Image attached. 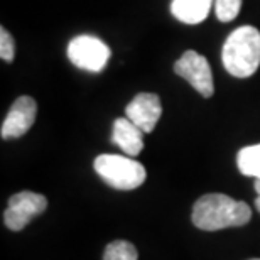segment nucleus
<instances>
[{
	"label": "nucleus",
	"instance_id": "nucleus-11",
	"mask_svg": "<svg viewBox=\"0 0 260 260\" xmlns=\"http://www.w3.org/2000/svg\"><path fill=\"white\" fill-rule=\"evenodd\" d=\"M237 166L243 176L260 178V144L247 145V147L238 150Z\"/></svg>",
	"mask_w": 260,
	"mask_h": 260
},
{
	"label": "nucleus",
	"instance_id": "nucleus-7",
	"mask_svg": "<svg viewBox=\"0 0 260 260\" xmlns=\"http://www.w3.org/2000/svg\"><path fill=\"white\" fill-rule=\"evenodd\" d=\"M36 115H38V103H36L34 98L27 95L19 96L12 103V107H10L7 117H5L2 123V130H0L2 139L7 140L22 137L34 125Z\"/></svg>",
	"mask_w": 260,
	"mask_h": 260
},
{
	"label": "nucleus",
	"instance_id": "nucleus-1",
	"mask_svg": "<svg viewBox=\"0 0 260 260\" xmlns=\"http://www.w3.org/2000/svg\"><path fill=\"white\" fill-rule=\"evenodd\" d=\"M252 210L245 201H237L233 198L211 193L201 196L193 206L194 226L205 232H216L228 226H243L250 221Z\"/></svg>",
	"mask_w": 260,
	"mask_h": 260
},
{
	"label": "nucleus",
	"instance_id": "nucleus-10",
	"mask_svg": "<svg viewBox=\"0 0 260 260\" xmlns=\"http://www.w3.org/2000/svg\"><path fill=\"white\" fill-rule=\"evenodd\" d=\"M215 0H173L171 14L184 24H200L210 14Z\"/></svg>",
	"mask_w": 260,
	"mask_h": 260
},
{
	"label": "nucleus",
	"instance_id": "nucleus-14",
	"mask_svg": "<svg viewBox=\"0 0 260 260\" xmlns=\"http://www.w3.org/2000/svg\"><path fill=\"white\" fill-rule=\"evenodd\" d=\"M15 56V43L12 34L7 29L2 27L0 29V58L7 63H12Z\"/></svg>",
	"mask_w": 260,
	"mask_h": 260
},
{
	"label": "nucleus",
	"instance_id": "nucleus-12",
	"mask_svg": "<svg viewBox=\"0 0 260 260\" xmlns=\"http://www.w3.org/2000/svg\"><path fill=\"white\" fill-rule=\"evenodd\" d=\"M139 253L130 242L125 240H115L108 243L103 253V260H137Z\"/></svg>",
	"mask_w": 260,
	"mask_h": 260
},
{
	"label": "nucleus",
	"instance_id": "nucleus-9",
	"mask_svg": "<svg viewBox=\"0 0 260 260\" xmlns=\"http://www.w3.org/2000/svg\"><path fill=\"white\" fill-rule=\"evenodd\" d=\"M142 130H140L134 122H130L128 118H117L113 122V135L112 142L117 144L123 152L130 157H135L142 152L144 149V137Z\"/></svg>",
	"mask_w": 260,
	"mask_h": 260
},
{
	"label": "nucleus",
	"instance_id": "nucleus-5",
	"mask_svg": "<svg viewBox=\"0 0 260 260\" xmlns=\"http://www.w3.org/2000/svg\"><path fill=\"white\" fill-rule=\"evenodd\" d=\"M174 73L189 83L201 96L211 98L215 93L213 73L208 59L196 51H186L174 63Z\"/></svg>",
	"mask_w": 260,
	"mask_h": 260
},
{
	"label": "nucleus",
	"instance_id": "nucleus-16",
	"mask_svg": "<svg viewBox=\"0 0 260 260\" xmlns=\"http://www.w3.org/2000/svg\"><path fill=\"white\" fill-rule=\"evenodd\" d=\"M250 260H260V258H250Z\"/></svg>",
	"mask_w": 260,
	"mask_h": 260
},
{
	"label": "nucleus",
	"instance_id": "nucleus-15",
	"mask_svg": "<svg viewBox=\"0 0 260 260\" xmlns=\"http://www.w3.org/2000/svg\"><path fill=\"white\" fill-rule=\"evenodd\" d=\"M255 191H257V198H255V208L260 213V178H255Z\"/></svg>",
	"mask_w": 260,
	"mask_h": 260
},
{
	"label": "nucleus",
	"instance_id": "nucleus-6",
	"mask_svg": "<svg viewBox=\"0 0 260 260\" xmlns=\"http://www.w3.org/2000/svg\"><path fill=\"white\" fill-rule=\"evenodd\" d=\"M46 208H48L46 196L32 191H20L9 200V206L4 213V223L12 232H20Z\"/></svg>",
	"mask_w": 260,
	"mask_h": 260
},
{
	"label": "nucleus",
	"instance_id": "nucleus-3",
	"mask_svg": "<svg viewBox=\"0 0 260 260\" xmlns=\"http://www.w3.org/2000/svg\"><path fill=\"white\" fill-rule=\"evenodd\" d=\"M96 174L105 181L108 186L120 191H130L144 184L145 168L130 155L117 154H102L93 162Z\"/></svg>",
	"mask_w": 260,
	"mask_h": 260
},
{
	"label": "nucleus",
	"instance_id": "nucleus-4",
	"mask_svg": "<svg viewBox=\"0 0 260 260\" xmlns=\"http://www.w3.org/2000/svg\"><path fill=\"white\" fill-rule=\"evenodd\" d=\"M68 58L80 70L100 73L110 59V48L93 36H78L68 44Z\"/></svg>",
	"mask_w": 260,
	"mask_h": 260
},
{
	"label": "nucleus",
	"instance_id": "nucleus-2",
	"mask_svg": "<svg viewBox=\"0 0 260 260\" xmlns=\"http://www.w3.org/2000/svg\"><path fill=\"white\" fill-rule=\"evenodd\" d=\"M221 61L232 76H252L260 66V30L253 25L233 30L223 44Z\"/></svg>",
	"mask_w": 260,
	"mask_h": 260
},
{
	"label": "nucleus",
	"instance_id": "nucleus-8",
	"mask_svg": "<svg viewBox=\"0 0 260 260\" xmlns=\"http://www.w3.org/2000/svg\"><path fill=\"white\" fill-rule=\"evenodd\" d=\"M125 115L144 134L152 132L162 115L160 98L154 93H139L125 107Z\"/></svg>",
	"mask_w": 260,
	"mask_h": 260
},
{
	"label": "nucleus",
	"instance_id": "nucleus-13",
	"mask_svg": "<svg viewBox=\"0 0 260 260\" xmlns=\"http://www.w3.org/2000/svg\"><path fill=\"white\" fill-rule=\"evenodd\" d=\"M242 0H215V14L221 22H230L240 14Z\"/></svg>",
	"mask_w": 260,
	"mask_h": 260
}]
</instances>
